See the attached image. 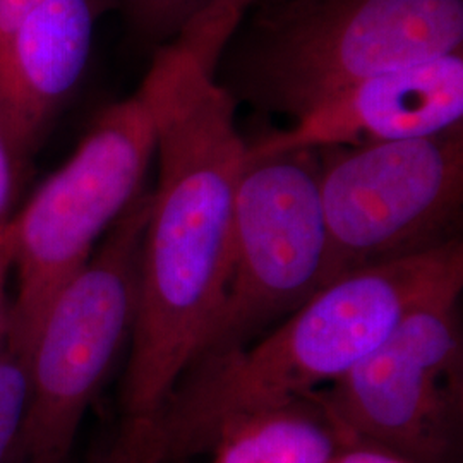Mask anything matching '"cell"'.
Returning a JSON list of instances; mask_svg holds the SVG:
<instances>
[{
  "mask_svg": "<svg viewBox=\"0 0 463 463\" xmlns=\"http://www.w3.org/2000/svg\"><path fill=\"white\" fill-rule=\"evenodd\" d=\"M137 91L155 126L158 181L149 194L122 383L128 434L153 422L215 321L248 148L235 126V97L183 42L160 45Z\"/></svg>",
  "mask_w": 463,
  "mask_h": 463,
  "instance_id": "obj_1",
  "label": "cell"
},
{
  "mask_svg": "<svg viewBox=\"0 0 463 463\" xmlns=\"http://www.w3.org/2000/svg\"><path fill=\"white\" fill-rule=\"evenodd\" d=\"M462 288L460 239L344 275L258 342L191 365L148 428L120 436L136 463H187L232 422L330 386L405 316Z\"/></svg>",
  "mask_w": 463,
  "mask_h": 463,
  "instance_id": "obj_2",
  "label": "cell"
},
{
  "mask_svg": "<svg viewBox=\"0 0 463 463\" xmlns=\"http://www.w3.org/2000/svg\"><path fill=\"white\" fill-rule=\"evenodd\" d=\"M462 47L463 0H263L239 81L246 99L296 118L345 86Z\"/></svg>",
  "mask_w": 463,
  "mask_h": 463,
  "instance_id": "obj_3",
  "label": "cell"
},
{
  "mask_svg": "<svg viewBox=\"0 0 463 463\" xmlns=\"http://www.w3.org/2000/svg\"><path fill=\"white\" fill-rule=\"evenodd\" d=\"M153 156V118L136 91L107 107L66 164L4 223L16 271L5 347L26 364L50 304L141 194Z\"/></svg>",
  "mask_w": 463,
  "mask_h": 463,
  "instance_id": "obj_4",
  "label": "cell"
},
{
  "mask_svg": "<svg viewBox=\"0 0 463 463\" xmlns=\"http://www.w3.org/2000/svg\"><path fill=\"white\" fill-rule=\"evenodd\" d=\"M313 149L248 153L235 189L229 275L203 359L244 347L326 285L328 233Z\"/></svg>",
  "mask_w": 463,
  "mask_h": 463,
  "instance_id": "obj_5",
  "label": "cell"
},
{
  "mask_svg": "<svg viewBox=\"0 0 463 463\" xmlns=\"http://www.w3.org/2000/svg\"><path fill=\"white\" fill-rule=\"evenodd\" d=\"M149 194H139L50 304L28 355L30 397L16 449L64 463L84 414L131 338Z\"/></svg>",
  "mask_w": 463,
  "mask_h": 463,
  "instance_id": "obj_6",
  "label": "cell"
},
{
  "mask_svg": "<svg viewBox=\"0 0 463 463\" xmlns=\"http://www.w3.org/2000/svg\"><path fill=\"white\" fill-rule=\"evenodd\" d=\"M326 285L458 241L463 131L317 151ZM325 285V287H326Z\"/></svg>",
  "mask_w": 463,
  "mask_h": 463,
  "instance_id": "obj_7",
  "label": "cell"
},
{
  "mask_svg": "<svg viewBox=\"0 0 463 463\" xmlns=\"http://www.w3.org/2000/svg\"><path fill=\"white\" fill-rule=\"evenodd\" d=\"M460 296L405 316L378 347L315 397L354 445L414 463H455L462 441Z\"/></svg>",
  "mask_w": 463,
  "mask_h": 463,
  "instance_id": "obj_8",
  "label": "cell"
},
{
  "mask_svg": "<svg viewBox=\"0 0 463 463\" xmlns=\"http://www.w3.org/2000/svg\"><path fill=\"white\" fill-rule=\"evenodd\" d=\"M463 55L448 53L345 86L266 134L248 153L355 148L462 128Z\"/></svg>",
  "mask_w": 463,
  "mask_h": 463,
  "instance_id": "obj_9",
  "label": "cell"
},
{
  "mask_svg": "<svg viewBox=\"0 0 463 463\" xmlns=\"http://www.w3.org/2000/svg\"><path fill=\"white\" fill-rule=\"evenodd\" d=\"M103 0H47L0 47V133L21 164L80 83Z\"/></svg>",
  "mask_w": 463,
  "mask_h": 463,
  "instance_id": "obj_10",
  "label": "cell"
},
{
  "mask_svg": "<svg viewBox=\"0 0 463 463\" xmlns=\"http://www.w3.org/2000/svg\"><path fill=\"white\" fill-rule=\"evenodd\" d=\"M352 445L311 393L232 422L210 463H331Z\"/></svg>",
  "mask_w": 463,
  "mask_h": 463,
  "instance_id": "obj_11",
  "label": "cell"
},
{
  "mask_svg": "<svg viewBox=\"0 0 463 463\" xmlns=\"http://www.w3.org/2000/svg\"><path fill=\"white\" fill-rule=\"evenodd\" d=\"M134 32L143 40L166 38L204 24H235L244 0H122Z\"/></svg>",
  "mask_w": 463,
  "mask_h": 463,
  "instance_id": "obj_12",
  "label": "cell"
},
{
  "mask_svg": "<svg viewBox=\"0 0 463 463\" xmlns=\"http://www.w3.org/2000/svg\"><path fill=\"white\" fill-rule=\"evenodd\" d=\"M30 397L28 364L7 347L0 352V463L14 449Z\"/></svg>",
  "mask_w": 463,
  "mask_h": 463,
  "instance_id": "obj_13",
  "label": "cell"
},
{
  "mask_svg": "<svg viewBox=\"0 0 463 463\" xmlns=\"http://www.w3.org/2000/svg\"><path fill=\"white\" fill-rule=\"evenodd\" d=\"M47 0H0V47Z\"/></svg>",
  "mask_w": 463,
  "mask_h": 463,
  "instance_id": "obj_14",
  "label": "cell"
},
{
  "mask_svg": "<svg viewBox=\"0 0 463 463\" xmlns=\"http://www.w3.org/2000/svg\"><path fill=\"white\" fill-rule=\"evenodd\" d=\"M11 246L5 233V227L0 229V352L7 342V319H9V304H7V280L11 273Z\"/></svg>",
  "mask_w": 463,
  "mask_h": 463,
  "instance_id": "obj_15",
  "label": "cell"
},
{
  "mask_svg": "<svg viewBox=\"0 0 463 463\" xmlns=\"http://www.w3.org/2000/svg\"><path fill=\"white\" fill-rule=\"evenodd\" d=\"M16 162L0 133V229L7 222L16 181Z\"/></svg>",
  "mask_w": 463,
  "mask_h": 463,
  "instance_id": "obj_16",
  "label": "cell"
},
{
  "mask_svg": "<svg viewBox=\"0 0 463 463\" xmlns=\"http://www.w3.org/2000/svg\"><path fill=\"white\" fill-rule=\"evenodd\" d=\"M331 463H414L395 453L369 445H352L342 449Z\"/></svg>",
  "mask_w": 463,
  "mask_h": 463,
  "instance_id": "obj_17",
  "label": "cell"
},
{
  "mask_svg": "<svg viewBox=\"0 0 463 463\" xmlns=\"http://www.w3.org/2000/svg\"><path fill=\"white\" fill-rule=\"evenodd\" d=\"M103 463H126V462H120V460H109V462H103Z\"/></svg>",
  "mask_w": 463,
  "mask_h": 463,
  "instance_id": "obj_18",
  "label": "cell"
}]
</instances>
